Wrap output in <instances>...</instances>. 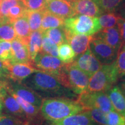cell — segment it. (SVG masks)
<instances>
[{"mask_svg": "<svg viewBox=\"0 0 125 125\" xmlns=\"http://www.w3.org/2000/svg\"><path fill=\"white\" fill-rule=\"evenodd\" d=\"M23 83L41 96L46 98H65L77 99L78 95L62 85L56 77L42 71H37L26 78Z\"/></svg>", "mask_w": 125, "mask_h": 125, "instance_id": "6da1fadb", "label": "cell"}, {"mask_svg": "<svg viewBox=\"0 0 125 125\" xmlns=\"http://www.w3.org/2000/svg\"><path fill=\"white\" fill-rule=\"evenodd\" d=\"M40 110L43 118L49 122L85 111L77 100L65 98H44Z\"/></svg>", "mask_w": 125, "mask_h": 125, "instance_id": "7a4b0ae2", "label": "cell"}, {"mask_svg": "<svg viewBox=\"0 0 125 125\" xmlns=\"http://www.w3.org/2000/svg\"><path fill=\"white\" fill-rule=\"evenodd\" d=\"M119 78L115 61L104 64L90 78L86 91L107 92L114 86Z\"/></svg>", "mask_w": 125, "mask_h": 125, "instance_id": "3957f363", "label": "cell"}, {"mask_svg": "<svg viewBox=\"0 0 125 125\" xmlns=\"http://www.w3.org/2000/svg\"><path fill=\"white\" fill-rule=\"evenodd\" d=\"M64 28L67 34L92 36L101 30L98 17L78 15L64 19Z\"/></svg>", "mask_w": 125, "mask_h": 125, "instance_id": "277c9868", "label": "cell"}, {"mask_svg": "<svg viewBox=\"0 0 125 125\" xmlns=\"http://www.w3.org/2000/svg\"><path fill=\"white\" fill-rule=\"evenodd\" d=\"M64 71L65 87L71 89L78 96L86 91L90 78L86 73L75 66L72 62L65 64Z\"/></svg>", "mask_w": 125, "mask_h": 125, "instance_id": "5b68a950", "label": "cell"}, {"mask_svg": "<svg viewBox=\"0 0 125 125\" xmlns=\"http://www.w3.org/2000/svg\"><path fill=\"white\" fill-rule=\"evenodd\" d=\"M76 100L85 110L97 108L106 113L115 111L106 92L86 91L79 94Z\"/></svg>", "mask_w": 125, "mask_h": 125, "instance_id": "8992f818", "label": "cell"}, {"mask_svg": "<svg viewBox=\"0 0 125 125\" xmlns=\"http://www.w3.org/2000/svg\"><path fill=\"white\" fill-rule=\"evenodd\" d=\"M64 64L58 57L43 52L39 53L33 61L34 67L38 71L51 74L57 79L62 74Z\"/></svg>", "mask_w": 125, "mask_h": 125, "instance_id": "52a82bcc", "label": "cell"}, {"mask_svg": "<svg viewBox=\"0 0 125 125\" xmlns=\"http://www.w3.org/2000/svg\"><path fill=\"white\" fill-rule=\"evenodd\" d=\"M89 48L102 65L109 64L115 62L118 52L103 40L93 37L90 43Z\"/></svg>", "mask_w": 125, "mask_h": 125, "instance_id": "ba28073f", "label": "cell"}, {"mask_svg": "<svg viewBox=\"0 0 125 125\" xmlns=\"http://www.w3.org/2000/svg\"><path fill=\"white\" fill-rule=\"evenodd\" d=\"M0 91L2 96L3 108L9 115H13L26 121V115L18 101L10 93L8 88V82L0 81Z\"/></svg>", "mask_w": 125, "mask_h": 125, "instance_id": "9c48e42d", "label": "cell"}, {"mask_svg": "<svg viewBox=\"0 0 125 125\" xmlns=\"http://www.w3.org/2000/svg\"><path fill=\"white\" fill-rule=\"evenodd\" d=\"M72 63L86 73L90 77L96 73L102 65L89 48L84 53L76 56Z\"/></svg>", "mask_w": 125, "mask_h": 125, "instance_id": "30bf717a", "label": "cell"}, {"mask_svg": "<svg viewBox=\"0 0 125 125\" xmlns=\"http://www.w3.org/2000/svg\"><path fill=\"white\" fill-rule=\"evenodd\" d=\"M4 62L7 69V78L13 82H22L31 74L38 71L32 64H11L9 62Z\"/></svg>", "mask_w": 125, "mask_h": 125, "instance_id": "8fae6325", "label": "cell"}, {"mask_svg": "<svg viewBox=\"0 0 125 125\" xmlns=\"http://www.w3.org/2000/svg\"><path fill=\"white\" fill-rule=\"evenodd\" d=\"M8 88L10 93L15 98L16 100L18 101L21 109L24 111L28 125H41L43 116L41 112L40 108L27 102V101L24 100V99L20 97L19 96L11 91L9 89L8 82Z\"/></svg>", "mask_w": 125, "mask_h": 125, "instance_id": "7c38bea8", "label": "cell"}, {"mask_svg": "<svg viewBox=\"0 0 125 125\" xmlns=\"http://www.w3.org/2000/svg\"><path fill=\"white\" fill-rule=\"evenodd\" d=\"M8 85L10 90L16 94L27 102L40 108L43 98L30 87L23 82H14L10 84L8 82Z\"/></svg>", "mask_w": 125, "mask_h": 125, "instance_id": "4fadbf2b", "label": "cell"}, {"mask_svg": "<svg viewBox=\"0 0 125 125\" xmlns=\"http://www.w3.org/2000/svg\"><path fill=\"white\" fill-rule=\"evenodd\" d=\"M45 9L64 19L75 16L70 0H49L46 1Z\"/></svg>", "mask_w": 125, "mask_h": 125, "instance_id": "5bb4252c", "label": "cell"}, {"mask_svg": "<svg viewBox=\"0 0 125 125\" xmlns=\"http://www.w3.org/2000/svg\"><path fill=\"white\" fill-rule=\"evenodd\" d=\"M70 1L75 15L98 17L104 13L93 0H71Z\"/></svg>", "mask_w": 125, "mask_h": 125, "instance_id": "9a60e30c", "label": "cell"}, {"mask_svg": "<svg viewBox=\"0 0 125 125\" xmlns=\"http://www.w3.org/2000/svg\"><path fill=\"white\" fill-rule=\"evenodd\" d=\"M93 37L103 40L118 52L123 44L117 25L114 27L101 29Z\"/></svg>", "mask_w": 125, "mask_h": 125, "instance_id": "2e32d148", "label": "cell"}, {"mask_svg": "<svg viewBox=\"0 0 125 125\" xmlns=\"http://www.w3.org/2000/svg\"><path fill=\"white\" fill-rule=\"evenodd\" d=\"M12 57L10 63L32 64L30 56L27 45L20 40L16 38L11 41Z\"/></svg>", "mask_w": 125, "mask_h": 125, "instance_id": "e0dca14e", "label": "cell"}, {"mask_svg": "<svg viewBox=\"0 0 125 125\" xmlns=\"http://www.w3.org/2000/svg\"><path fill=\"white\" fill-rule=\"evenodd\" d=\"M66 35L67 43L71 46L76 56L84 53L89 48L93 39V36L83 34H70L66 32Z\"/></svg>", "mask_w": 125, "mask_h": 125, "instance_id": "ac0fdd59", "label": "cell"}, {"mask_svg": "<svg viewBox=\"0 0 125 125\" xmlns=\"http://www.w3.org/2000/svg\"><path fill=\"white\" fill-rule=\"evenodd\" d=\"M50 125H96L85 111L67 116L59 121L50 122Z\"/></svg>", "mask_w": 125, "mask_h": 125, "instance_id": "d6986e66", "label": "cell"}, {"mask_svg": "<svg viewBox=\"0 0 125 125\" xmlns=\"http://www.w3.org/2000/svg\"><path fill=\"white\" fill-rule=\"evenodd\" d=\"M107 94L115 110L125 118V94L119 86H114Z\"/></svg>", "mask_w": 125, "mask_h": 125, "instance_id": "ffe728a7", "label": "cell"}, {"mask_svg": "<svg viewBox=\"0 0 125 125\" xmlns=\"http://www.w3.org/2000/svg\"><path fill=\"white\" fill-rule=\"evenodd\" d=\"M15 29L16 38L27 45L31 31L29 21L26 15L12 21Z\"/></svg>", "mask_w": 125, "mask_h": 125, "instance_id": "44dd1931", "label": "cell"}, {"mask_svg": "<svg viewBox=\"0 0 125 125\" xmlns=\"http://www.w3.org/2000/svg\"><path fill=\"white\" fill-rule=\"evenodd\" d=\"M42 38L43 32L41 30L32 31L30 35L27 47L32 63L37 54L41 52Z\"/></svg>", "mask_w": 125, "mask_h": 125, "instance_id": "7402d4cb", "label": "cell"}, {"mask_svg": "<svg viewBox=\"0 0 125 125\" xmlns=\"http://www.w3.org/2000/svg\"><path fill=\"white\" fill-rule=\"evenodd\" d=\"M64 19L53 15L45 9L44 15L42 20L40 30L44 32L50 29L62 27L64 26Z\"/></svg>", "mask_w": 125, "mask_h": 125, "instance_id": "603a6c76", "label": "cell"}, {"mask_svg": "<svg viewBox=\"0 0 125 125\" xmlns=\"http://www.w3.org/2000/svg\"><path fill=\"white\" fill-rule=\"evenodd\" d=\"M16 38L13 23L8 18L0 20V39L11 42Z\"/></svg>", "mask_w": 125, "mask_h": 125, "instance_id": "cb8c5ba5", "label": "cell"}, {"mask_svg": "<svg viewBox=\"0 0 125 125\" xmlns=\"http://www.w3.org/2000/svg\"><path fill=\"white\" fill-rule=\"evenodd\" d=\"M43 34L53 41L57 46L67 43L66 31L63 26L48 29L43 32Z\"/></svg>", "mask_w": 125, "mask_h": 125, "instance_id": "d4e9b609", "label": "cell"}, {"mask_svg": "<svg viewBox=\"0 0 125 125\" xmlns=\"http://www.w3.org/2000/svg\"><path fill=\"white\" fill-rule=\"evenodd\" d=\"M45 12V9L39 10H27L26 12V16H27L31 32L40 30Z\"/></svg>", "mask_w": 125, "mask_h": 125, "instance_id": "484cf974", "label": "cell"}, {"mask_svg": "<svg viewBox=\"0 0 125 125\" xmlns=\"http://www.w3.org/2000/svg\"><path fill=\"white\" fill-rule=\"evenodd\" d=\"M104 13L115 12L122 7L125 0H93Z\"/></svg>", "mask_w": 125, "mask_h": 125, "instance_id": "4316f807", "label": "cell"}, {"mask_svg": "<svg viewBox=\"0 0 125 125\" xmlns=\"http://www.w3.org/2000/svg\"><path fill=\"white\" fill-rule=\"evenodd\" d=\"M59 59L64 64L71 63L76 56L71 46L68 43H64L58 47Z\"/></svg>", "mask_w": 125, "mask_h": 125, "instance_id": "83f0119b", "label": "cell"}, {"mask_svg": "<svg viewBox=\"0 0 125 125\" xmlns=\"http://www.w3.org/2000/svg\"><path fill=\"white\" fill-rule=\"evenodd\" d=\"M121 16L116 15L115 12H107L98 17L101 29H108L116 26Z\"/></svg>", "mask_w": 125, "mask_h": 125, "instance_id": "f1b7e54d", "label": "cell"}, {"mask_svg": "<svg viewBox=\"0 0 125 125\" xmlns=\"http://www.w3.org/2000/svg\"><path fill=\"white\" fill-rule=\"evenodd\" d=\"M85 111L96 125H108L106 112L97 108L86 109Z\"/></svg>", "mask_w": 125, "mask_h": 125, "instance_id": "f546056e", "label": "cell"}, {"mask_svg": "<svg viewBox=\"0 0 125 125\" xmlns=\"http://www.w3.org/2000/svg\"><path fill=\"white\" fill-rule=\"evenodd\" d=\"M41 52L49 54L56 57H59L58 46L51 39L43 35V34L42 42V50Z\"/></svg>", "mask_w": 125, "mask_h": 125, "instance_id": "4dcf8cb0", "label": "cell"}, {"mask_svg": "<svg viewBox=\"0 0 125 125\" xmlns=\"http://www.w3.org/2000/svg\"><path fill=\"white\" fill-rule=\"evenodd\" d=\"M115 65L119 78H122L125 75V44H123L119 50L115 60Z\"/></svg>", "mask_w": 125, "mask_h": 125, "instance_id": "1f68e13d", "label": "cell"}, {"mask_svg": "<svg viewBox=\"0 0 125 125\" xmlns=\"http://www.w3.org/2000/svg\"><path fill=\"white\" fill-rule=\"evenodd\" d=\"M12 57L11 42L0 39V60L10 62Z\"/></svg>", "mask_w": 125, "mask_h": 125, "instance_id": "d6a6232c", "label": "cell"}, {"mask_svg": "<svg viewBox=\"0 0 125 125\" xmlns=\"http://www.w3.org/2000/svg\"><path fill=\"white\" fill-rule=\"evenodd\" d=\"M27 10V9L21 2L20 4L16 5L10 8L9 10L8 18L12 22L17 19L26 15Z\"/></svg>", "mask_w": 125, "mask_h": 125, "instance_id": "836d02e7", "label": "cell"}, {"mask_svg": "<svg viewBox=\"0 0 125 125\" xmlns=\"http://www.w3.org/2000/svg\"><path fill=\"white\" fill-rule=\"evenodd\" d=\"M0 125H28L27 121L13 115H0Z\"/></svg>", "mask_w": 125, "mask_h": 125, "instance_id": "e575fe53", "label": "cell"}, {"mask_svg": "<svg viewBox=\"0 0 125 125\" xmlns=\"http://www.w3.org/2000/svg\"><path fill=\"white\" fill-rule=\"evenodd\" d=\"M20 2V0H2L0 3V20L7 18L10 8Z\"/></svg>", "mask_w": 125, "mask_h": 125, "instance_id": "d590c367", "label": "cell"}, {"mask_svg": "<svg viewBox=\"0 0 125 125\" xmlns=\"http://www.w3.org/2000/svg\"><path fill=\"white\" fill-rule=\"evenodd\" d=\"M28 10H39L45 9L46 0H20Z\"/></svg>", "mask_w": 125, "mask_h": 125, "instance_id": "8d00e7d4", "label": "cell"}, {"mask_svg": "<svg viewBox=\"0 0 125 125\" xmlns=\"http://www.w3.org/2000/svg\"><path fill=\"white\" fill-rule=\"evenodd\" d=\"M108 125H125V118L116 111L107 113Z\"/></svg>", "mask_w": 125, "mask_h": 125, "instance_id": "74e56055", "label": "cell"}, {"mask_svg": "<svg viewBox=\"0 0 125 125\" xmlns=\"http://www.w3.org/2000/svg\"><path fill=\"white\" fill-rule=\"evenodd\" d=\"M119 31L122 39L123 44H125V19L121 16L119 19L117 23Z\"/></svg>", "mask_w": 125, "mask_h": 125, "instance_id": "f35d334b", "label": "cell"}, {"mask_svg": "<svg viewBox=\"0 0 125 125\" xmlns=\"http://www.w3.org/2000/svg\"><path fill=\"white\" fill-rule=\"evenodd\" d=\"M8 71L4 62L0 60V79L7 78Z\"/></svg>", "mask_w": 125, "mask_h": 125, "instance_id": "ab89813d", "label": "cell"}, {"mask_svg": "<svg viewBox=\"0 0 125 125\" xmlns=\"http://www.w3.org/2000/svg\"><path fill=\"white\" fill-rule=\"evenodd\" d=\"M119 87L121 88V89L122 90V92L125 94V81H123V82H122L121 83H120L119 85Z\"/></svg>", "mask_w": 125, "mask_h": 125, "instance_id": "60d3db41", "label": "cell"}, {"mask_svg": "<svg viewBox=\"0 0 125 125\" xmlns=\"http://www.w3.org/2000/svg\"><path fill=\"white\" fill-rule=\"evenodd\" d=\"M2 109H3L2 99V96H1V91H0V115L1 114V112H2Z\"/></svg>", "mask_w": 125, "mask_h": 125, "instance_id": "b9f144b4", "label": "cell"}, {"mask_svg": "<svg viewBox=\"0 0 125 125\" xmlns=\"http://www.w3.org/2000/svg\"><path fill=\"white\" fill-rule=\"evenodd\" d=\"M120 16H121L122 18L125 19V7L123 8L122 9H121Z\"/></svg>", "mask_w": 125, "mask_h": 125, "instance_id": "7bdbcfd3", "label": "cell"}, {"mask_svg": "<svg viewBox=\"0 0 125 125\" xmlns=\"http://www.w3.org/2000/svg\"><path fill=\"white\" fill-rule=\"evenodd\" d=\"M122 78H123V79H124V81H125V75H124V76H123V77H122Z\"/></svg>", "mask_w": 125, "mask_h": 125, "instance_id": "ee69618b", "label": "cell"}, {"mask_svg": "<svg viewBox=\"0 0 125 125\" xmlns=\"http://www.w3.org/2000/svg\"><path fill=\"white\" fill-rule=\"evenodd\" d=\"M2 0H0V3L2 2Z\"/></svg>", "mask_w": 125, "mask_h": 125, "instance_id": "f6af8a7d", "label": "cell"}, {"mask_svg": "<svg viewBox=\"0 0 125 125\" xmlns=\"http://www.w3.org/2000/svg\"><path fill=\"white\" fill-rule=\"evenodd\" d=\"M46 1H49V0H46Z\"/></svg>", "mask_w": 125, "mask_h": 125, "instance_id": "bcb514c9", "label": "cell"}, {"mask_svg": "<svg viewBox=\"0 0 125 125\" xmlns=\"http://www.w3.org/2000/svg\"><path fill=\"white\" fill-rule=\"evenodd\" d=\"M70 1H71V0H70Z\"/></svg>", "mask_w": 125, "mask_h": 125, "instance_id": "7dc6e473", "label": "cell"}]
</instances>
